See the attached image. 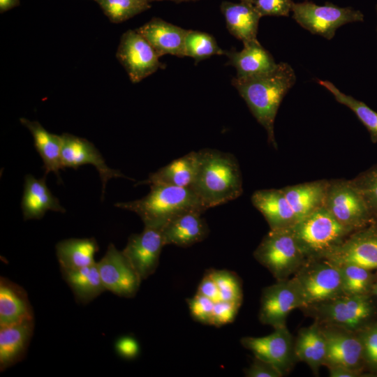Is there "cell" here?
<instances>
[{
  "instance_id": "cell-1",
  "label": "cell",
  "mask_w": 377,
  "mask_h": 377,
  "mask_svg": "<svg viewBox=\"0 0 377 377\" xmlns=\"http://www.w3.org/2000/svg\"><path fill=\"white\" fill-rule=\"evenodd\" d=\"M295 82L294 70L285 62L277 64L268 72L248 77H235L232 80L253 117L265 129L269 143L275 149V117L283 98Z\"/></svg>"
},
{
  "instance_id": "cell-2",
  "label": "cell",
  "mask_w": 377,
  "mask_h": 377,
  "mask_svg": "<svg viewBox=\"0 0 377 377\" xmlns=\"http://www.w3.org/2000/svg\"><path fill=\"white\" fill-rule=\"evenodd\" d=\"M197 169L190 187L207 209L235 200L243 192L241 170L231 154L213 149L197 151Z\"/></svg>"
},
{
  "instance_id": "cell-3",
  "label": "cell",
  "mask_w": 377,
  "mask_h": 377,
  "mask_svg": "<svg viewBox=\"0 0 377 377\" xmlns=\"http://www.w3.org/2000/svg\"><path fill=\"white\" fill-rule=\"evenodd\" d=\"M142 198L117 202L114 206L136 213L145 225L163 227L177 216L190 211L207 210L190 187L150 185Z\"/></svg>"
},
{
  "instance_id": "cell-4",
  "label": "cell",
  "mask_w": 377,
  "mask_h": 377,
  "mask_svg": "<svg viewBox=\"0 0 377 377\" xmlns=\"http://www.w3.org/2000/svg\"><path fill=\"white\" fill-rule=\"evenodd\" d=\"M303 309L321 325L355 332L375 323L377 313L372 295H343Z\"/></svg>"
},
{
  "instance_id": "cell-5",
  "label": "cell",
  "mask_w": 377,
  "mask_h": 377,
  "mask_svg": "<svg viewBox=\"0 0 377 377\" xmlns=\"http://www.w3.org/2000/svg\"><path fill=\"white\" fill-rule=\"evenodd\" d=\"M307 259L322 258L352 234L322 207L291 228Z\"/></svg>"
},
{
  "instance_id": "cell-6",
  "label": "cell",
  "mask_w": 377,
  "mask_h": 377,
  "mask_svg": "<svg viewBox=\"0 0 377 377\" xmlns=\"http://www.w3.org/2000/svg\"><path fill=\"white\" fill-rule=\"evenodd\" d=\"M253 256L276 281L288 279L307 260L291 228L269 230L254 251Z\"/></svg>"
},
{
  "instance_id": "cell-7",
  "label": "cell",
  "mask_w": 377,
  "mask_h": 377,
  "mask_svg": "<svg viewBox=\"0 0 377 377\" xmlns=\"http://www.w3.org/2000/svg\"><path fill=\"white\" fill-rule=\"evenodd\" d=\"M293 278L304 300L303 309L343 295L340 267L325 258L307 259Z\"/></svg>"
},
{
  "instance_id": "cell-8",
  "label": "cell",
  "mask_w": 377,
  "mask_h": 377,
  "mask_svg": "<svg viewBox=\"0 0 377 377\" xmlns=\"http://www.w3.org/2000/svg\"><path fill=\"white\" fill-rule=\"evenodd\" d=\"M323 207L351 233L376 223L350 180H329Z\"/></svg>"
},
{
  "instance_id": "cell-9",
  "label": "cell",
  "mask_w": 377,
  "mask_h": 377,
  "mask_svg": "<svg viewBox=\"0 0 377 377\" xmlns=\"http://www.w3.org/2000/svg\"><path fill=\"white\" fill-rule=\"evenodd\" d=\"M292 11L293 18L302 27L328 40L334 36L336 30L342 25L364 20L360 10L350 7L341 8L330 2L325 6L308 1L293 3Z\"/></svg>"
},
{
  "instance_id": "cell-10",
  "label": "cell",
  "mask_w": 377,
  "mask_h": 377,
  "mask_svg": "<svg viewBox=\"0 0 377 377\" xmlns=\"http://www.w3.org/2000/svg\"><path fill=\"white\" fill-rule=\"evenodd\" d=\"M304 307V300L295 279L279 280L263 290L258 318L261 323L276 328L286 325L287 317L293 309Z\"/></svg>"
},
{
  "instance_id": "cell-11",
  "label": "cell",
  "mask_w": 377,
  "mask_h": 377,
  "mask_svg": "<svg viewBox=\"0 0 377 377\" xmlns=\"http://www.w3.org/2000/svg\"><path fill=\"white\" fill-rule=\"evenodd\" d=\"M116 57L133 83L140 82L162 66L157 52L137 30L123 34Z\"/></svg>"
},
{
  "instance_id": "cell-12",
  "label": "cell",
  "mask_w": 377,
  "mask_h": 377,
  "mask_svg": "<svg viewBox=\"0 0 377 377\" xmlns=\"http://www.w3.org/2000/svg\"><path fill=\"white\" fill-rule=\"evenodd\" d=\"M337 265L377 270V223L355 231L323 257Z\"/></svg>"
},
{
  "instance_id": "cell-13",
  "label": "cell",
  "mask_w": 377,
  "mask_h": 377,
  "mask_svg": "<svg viewBox=\"0 0 377 377\" xmlns=\"http://www.w3.org/2000/svg\"><path fill=\"white\" fill-rule=\"evenodd\" d=\"M274 332L261 337H245L240 342L256 357L274 366L284 376L295 362L294 341L286 325L274 328Z\"/></svg>"
},
{
  "instance_id": "cell-14",
  "label": "cell",
  "mask_w": 377,
  "mask_h": 377,
  "mask_svg": "<svg viewBox=\"0 0 377 377\" xmlns=\"http://www.w3.org/2000/svg\"><path fill=\"white\" fill-rule=\"evenodd\" d=\"M97 265L106 290L124 297L136 295L142 280L123 251L113 244L108 245Z\"/></svg>"
},
{
  "instance_id": "cell-15",
  "label": "cell",
  "mask_w": 377,
  "mask_h": 377,
  "mask_svg": "<svg viewBox=\"0 0 377 377\" xmlns=\"http://www.w3.org/2000/svg\"><path fill=\"white\" fill-rule=\"evenodd\" d=\"M165 246L163 227L145 225L139 234H132L122 250L142 280L156 271Z\"/></svg>"
},
{
  "instance_id": "cell-16",
  "label": "cell",
  "mask_w": 377,
  "mask_h": 377,
  "mask_svg": "<svg viewBox=\"0 0 377 377\" xmlns=\"http://www.w3.org/2000/svg\"><path fill=\"white\" fill-rule=\"evenodd\" d=\"M321 326L326 340L324 365L327 367H344L363 371L366 367L358 333L330 325Z\"/></svg>"
},
{
  "instance_id": "cell-17",
  "label": "cell",
  "mask_w": 377,
  "mask_h": 377,
  "mask_svg": "<svg viewBox=\"0 0 377 377\" xmlns=\"http://www.w3.org/2000/svg\"><path fill=\"white\" fill-rule=\"evenodd\" d=\"M62 140L61 163L64 168L78 167L90 164L96 168L102 182V198L105 193V186L112 178H128L119 170L110 168L105 163L99 151L89 140L69 133L61 135Z\"/></svg>"
},
{
  "instance_id": "cell-18",
  "label": "cell",
  "mask_w": 377,
  "mask_h": 377,
  "mask_svg": "<svg viewBox=\"0 0 377 377\" xmlns=\"http://www.w3.org/2000/svg\"><path fill=\"white\" fill-rule=\"evenodd\" d=\"M251 200L265 217L270 230L290 228L298 222L281 188L256 191Z\"/></svg>"
},
{
  "instance_id": "cell-19",
  "label": "cell",
  "mask_w": 377,
  "mask_h": 377,
  "mask_svg": "<svg viewBox=\"0 0 377 377\" xmlns=\"http://www.w3.org/2000/svg\"><path fill=\"white\" fill-rule=\"evenodd\" d=\"M137 31L150 43L159 57L164 54L185 57L184 41L187 30L162 19L153 18Z\"/></svg>"
},
{
  "instance_id": "cell-20",
  "label": "cell",
  "mask_w": 377,
  "mask_h": 377,
  "mask_svg": "<svg viewBox=\"0 0 377 377\" xmlns=\"http://www.w3.org/2000/svg\"><path fill=\"white\" fill-rule=\"evenodd\" d=\"M45 175L36 179L32 175L24 177V192L21 201V209L24 220L40 219L47 211L65 212L61 206L46 185Z\"/></svg>"
},
{
  "instance_id": "cell-21",
  "label": "cell",
  "mask_w": 377,
  "mask_h": 377,
  "mask_svg": "<svg viewBox=\"0 0 377 377\" xmlns=\"http://www.w3.org/2000/svg\"><path fill=\"white\" fill-rule=\"evenodd\" d=\"M201 214L198 211L187 212L165 224L163 227L165 246L187 247L205 239L209 228Z\"/></svg>"
},
{
  "instance_id": "cell-22",
  "label": "cell",
  "mask_w": 377,
  "mask_h": 377,
  "mask_svg": "<svg viewBox=\"0 0 377 377\" xmlns=\"http://www.w3.org/2000/svg\"><path fill=\"white\" fill-rule=\"evenodd\" d=\"M34 319L26 290L4 277L0 279V327Z\"/></svg>"
},
{
  "instance_id": "cell-23",
  "label": "cell",
  "mask_w": 377,
  "mask_h": 377,
  "mask_svg": "<svg viewBox=\"0 0 377 377\" xmlns=\"http://www.w3.org/2000/svg\"><path fill=\"white\" fill-rule=\"evenodd\" d=\"M34 329V319L0 327L1 371L24 357Z\"/></svg>"
},
{
  "instance_id": "cell-24",
  "label": "cell",
  "mask_w": 377,
  "mask_h": 377,
  "mask_svg": "<svg viewBox=\"0 0 377 377\" xmlns=\"http://www.w3.org/2000/svg\"><path fill=\"white\" fill-rule=\"evenodd\" d=\"M221 10L232 35L243 43L257 39L261 15L251 0H240L237 3L223 1Z\"/></svg>"
},
{
  "instance_id": "cell-25",
  "label": "cell",
  "mask_w": 377,
  "mask_h": 377,
  "mask_svg": "<svg viewBox=\"0 0 377 377\" xmlns=\"http://www.w3.org/2000/svg\"><path fill=\"white\" fill-rule=\"evenodd\" d=\"M244 47L237 52L232 50L226 52L229 64L237 71V77L243 78L268 72L276 66L271 54L266 50L257 39L243 43Z\"/></svg>"
},
{
  "instance_id": "cell-26",
  "label": "cell",
  "mask_w": 377,
  "mask_h": 377,
  "mask_svg": "<svg viewBox=\"0 0 377 377\" xmlns=\"http://www.w3.org/2000/svg\"><path fill=\"white\" fill-rule=\"evenodd\" d=\"M21 124L31 133L34 146L43 161L45 175L54 172L61 182L59 171L61 163V136L48 132L39 122L20 118Z\"/></svg>"
},
{
  "instance_id": "cell-27",
  "label": "cell",
  "mask_w": 377,
  "mask_h": 377,
  "mask_svg": "<svg viewBox=\"0 0 377 377\" xmlns=\"http://www.w3.org/2000/svg\"><path fill=\"white\" fill-rule=\"evenodd\" d=\"M328 181L320 179L281 188L298 221L323 207Z\"/></svg>"
},
{
  "instance_id": "cell-28",
  "label": "cell",
  "mask_w": 377,
  "mask_h": 377,
  "mask_svg": "<svg viewBox=\"0 0 377 377\" xmlns=\"http://www.w3.org/2000/svg\"><path fill=\"white\" fill-rule=\"evenodd\" d=\"M197 151H191L173 160L156 172L149 175L147 179L139 184L166 185L177 187H191L197 169Z\"/></svg>"
},
{
  "instance_id": "cell-29",
  "label": "cell",
  "mask_w": 377,
  "mask_h": 377,
  "mask_svg": "<svg viewBox=\"0 0 377 377\" xmlns=\"http://www.w3.org/2000/svg\"><path fill=\"white\" fill-rule=\"evenodd\" d=\"M296 360L306 364L315 374L324 365L326 357V340L320 323L315 321L300 330L294 342Z\"/></svg>"
},
{
  "instance_id": "cell-30",
  "label": "cell",
  "mask_w": 377,
  "mask_h": 377,
  "mask_svg": "<svg viewBox=\"0 0 377 377\" xmlns=\"http://www.w3.org/2000/svg\"><path fill=\"white\" fill-rule=\"evenodd\" d=\"M56 254L61 271L77 270L95 264L98 245L94 238H71L59 242Z\"/></svg>"
},
{
  "instance_id": "cell-31",
  "label": "cell",
  "mask_w": 377,
  "mask_h": 377,
  "mask_svg": "<svg viewBox=\"0 0 377 377\" xmlns=\"http://www.w3.org/2000/svg\"><path fill=\"white\" fill-rule=\"evenodd\" d=\"M76 300L87 304L106 290L97 263L77 270L61 272Z\"/></svg>"
},
{
  "instance_id": "cell-32",
  "label": "cell",
  "mask_w": 377,
  "mask_h": 377,
  "mask_svg": "<svg viewBox=\"0 0 377 377\" xmlns=\"http://www.w3.org/2000/svg\"><path fill=\"white\" fill-rule=\"evenodd\" d=\"M318 82L326 88L339 103L349 108L364 124L369 133L373 143L377 142V112L371 109L364 102L346 95L327 80H318Z\"/></svg>"
},
{
  "instance_id": "cell-33",
  "label": "cell",
  "mask_w": 377,
  "mask_h": 377,
  "mask_svg": "<svg viewBox=\"0 0 377 377\" xmlns=\"http://www.w3.org/2000/svg\"><path fill=\"white\" fill-rule=\"evenodd\" d=\"M341 272L343 295H371L375 274L353 265H339Z\"/></svg>"
},
{
  "instance_id": "cell-34",
  "label": "cell",
  "mask_w": 377,
  "mask_h": 377,
  "mask_svg": "<svg viewBox=\"0 0 377 377\" xmlns=\"http://www.w3.org/2000/svg\"><path fill=\"white\" fill-rule=\"evenodd\" d=\"M210 34L193 30H187L184 41L185 57H190L196 61L214 55L225 54Z\"/></svg>"
},
{
  "instance_id": "cell-35",
  "label": "cell",
  "mask_w": 377,
  "mask_h": 377,
  "mask_svg": "<svg viewBox=\"0 0 377 377\" xmlns=\"http://www.w3.org/2000/svg\"><path fill=\"white\" fill-rule=\"evenodd\" d=\"M105 15L114 23H119L150 8L149 0H96Z\"/></svg>"
},
{
  "instance_id": "cell-36",
  "label": "cell",
  "mask_w": 377,
  "mask_h": 377,
  "mask_svg": "<svg viewBox=\"0 0 377 377\" xmlns=\"http://www.w3.org/2000/svg\"><path fill=\"white\" fill-rule=\"evenodd\" d=\"M350 181L362 196L371 215L377 223V164Z\"/></svg>"
},
{
  "instance_id": "cell-37",
  "label": "cell",
  "mask_w": 377,
  "mask_h": 377,
  "mask_svg": "<svg viewBox=\"0 0 377 377\" xmlns=\"http://www.w3.org/2000/svg\"><path fill=\"white\" fill-rule=\"evenodd\" d=\"M209 270L217 284L220 300L242 304L243 295L238 276L226 269Z\"/></svg>"
},
{
  "instance_id": "cell-38",
  "label": "cell",
  "mask_w": 377,
  "mask_h": 377,
  "mask_svg": "<svg viewBox=\"0 0 377 377\" xmlns=\"http://www.w3.org/2000/svg\"><path fill=\"white\" fill-rule=\"evenodd\" d=\"M363 347L365 367L377 374V323L357 332Z\"/></svg>"
},
{
  "instance_id": "cell-39",
  "label": "cell",
  "mask_w": 377,
  "mask_h": 377,
  "mask_svg": "<svg viewBox=\"0 0 377 377\" xmlns=\"http://www.w3.org/2000/svg\"><path fill=\"white\" fill-rule=\"evenodd\" d=\"M192 318L202 324L210 325L214 303L211 299L196 293L187 300Z\"/></svg>"
},
{
  "instance_id": "cell-40",
  "label": "cell",
  "mask_w": 377,
  "mask_h": 377,
  "mask_svg": "<svg viewBox=\"0 0 377 377\" xmlns=\"http://www.w3.org/2000/svg\"><path fill=\"white\" fill-rule=\"evenodd\" d=\"M241 304L219 300L214 303L210 325L221 327L232 323L238 312Z\"/></svg>"
},
{
  "instance_id": "cell-41",
  "label": "cell",
  "mask_w": 377,
  "mask_h": 377,
  "mask_svg": "<svg viewBox=\"0 0 377 377\" xmlns=\"http://www.w3.org/2000/svg\"><path fill=\"white\" fill-rule=\"evenodd\" d=\"M263 16H288L294 2L292 0H251Z\"/></svg>"
},
{
  "instance_id": "cell-42",
  "label": "cell",
  "mask_w": 377,
  "mask_h": 377,
  "mask_svg": "<svg viewBox=\"0 0 377 377\" xmlns=\"http://www.w3.org/2000/svg\"><path fill=\"white\" fill-rule=\"evenodd\" d=\"M244 375L247 377L283 376L274 366L256 357L249 367L244 369Z\"/></svg>"
},
{
  "instance_id": "cell-43",
  "label": "cell",
  "mask_w": 377,
  "mask_h": 377,
  "mask_svg": "<svg viewBox=\"0 0 377 377\" xmlns=\"http://www.w3.org/2000/svg\"><path fill=\"white\" fill-rule=\"evenodd\" d=\"M115 348L121 357L129 360L135 358L140 351L137 340L131 336L119 338L115 343Z\"/></svg>"
},
{
  "instance_id": "cell-44",
  "label": "cell",
  "mask_w": 377,
  "mask_h": 377,
  "mask_svg": "<svg viewBox=\"0 0 377 377\" xmlns=\"http://www.w3.org/2000/svg\"><path fill=\"white\" fill-rule=\"evenodd\" d=\"M197 293L211 299L215 302L220 300L219 288L210 270H208L204 275L198 286Z\"/></svg>"
},
{
  "instance_id": "cell-45",
  "label": "cell",
  "mask_w": 377,
  "mask_h": 377,
  "mask_svg": "<svg viewBox=\"0 0 377 377\" xmlns=\"http://www.w3.org/2000/svg\"><path fill=\"white\" fill-rule=\"evenodd\" d=\"M327 369L330 377H358L363 374L362 371L344 367H330Z\"/></svg>"
},
{
  "instance_id": "cell-46",
  "label": "cell",
  "mask_w": 377,
  "mask_h": 377,
  "mask_svg": "<svg viewBox=\"0 0 377 377\" xmlns=\"http://www.w3.org/2000/svg\"><path fill=\"white\" fill-rule=\"evenodd\" d=\"M20 5V0H0V13H3Z\"/></svg>"
},
{
  "instance_id": "cell-47",
  "label": "cell",
  "mask_w": 377,
  "mask_h": 377,
  "mask_svg": "<svg viewBox=\"0 0 377 377\" xmlns=\"http://www.w3.org/2000/svg\"><path fill=\"white\" fill-rule=\"evenodd\" d=\"M371 295L377 300V272L375 273L374 281L371 290Z\"/></svg>"
},
{
  "instance_id": "cell-48",
  "label": "cell",
  "mask_w": 377,
  "mask_h": 377,
  "mask_svg": "<svg viewBox=\"0 0 377 377\" xmlns=\"http://www.w3.org/2000/svg\"><path fill=\"white\" fill-rule=\"evenodd\" d=\"M151 1H161V0H151ZM171 1H176V2H180V1H187V0H171Z\"/></svg>"
},
{
  "instance_id": "cell-49",
  "label": "cell",
  "mask_w": 377,
  "mask_h": 377,
  "mask_svg": "<svg viewBox=\"0 0 377 377\" xmlns=\"http://www.w3.org/2000/svg\"><path fill=\"white\" fill-rule=\"evenodd\" d=\"M149 1H151V0H149Z\"/></svg>"
},
{
  "instance_id": "cell-50",
  "label": "cell",
  "mask_w": 377,
  "mask_h": 377,
  "mask_svg": "<svg viewBox=\"0 0 377 377\" xmlns=\"http://www.w3.org/2000/svg\"><path fill=\"white\" fill-rule=\"evenodd\" d=\"M187 1H189V0H187Z\"/></svg>"
},
{
  "instance_id": "cell-51",
  "label": "cell",
  "mask_w": 377,
  "mask_h": 377,
  "mask_svg": "<svg viewBox=\"0 0 377 377\" xmlns=\"http://www.w3.org/2000/svg\"><path fill=\"white\" fill-rule=\"evenodd\" d=\"M376 10H377V8H376Z\"/></svg>"
},
{
  "instance_id": "cell-52",
  "label": "cell",
  "mask_w": 377,
  "mask_h": 377,
  "mask_svg": "<svg viewBox=\"0 0 377 377\" xmlns=\"http://www.w3.org/2000/svg\"><path fill=\"white\" fill-rule=\"evenodd\" d=\"M94 1H96V0H94Z\"/></svg>"
}]
</instances>
